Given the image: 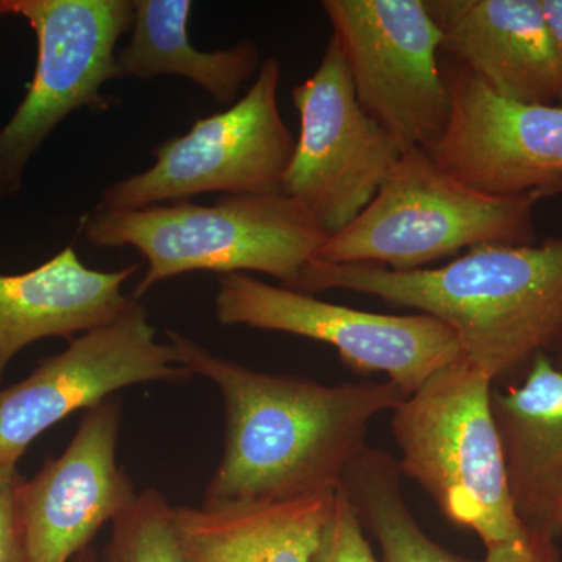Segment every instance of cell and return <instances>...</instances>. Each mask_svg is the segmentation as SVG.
<instances>
[{
  "instance_id": "cell-1",
  "label": "cell",
  "mask_w": 562,
  "mask_h": 562,
  "mask_svg": "<svg viewBox=\"0 0 562 562\" xmlns=\"http://www.w3.org/2000/svg\"><path fill=\"white\" fill-rule=\"evenodd\" d=\"M192 375L216 384L224 402V450L203 502H280L330 494L364 450L369 425L405 398L391 382L327 386L220 357L166 331Z\"/></svg>"
},
{
  "instance_id": "cell-2",
  "label": "cell",
  "mask_w": 562,
  "mask_h": 562,
  "mask_svg": "<svg viewBox=\"0 0 562 562\" xmlns=\"http://www.w3.org/2000/svg\"><path fill=\"white\" fill-rule=\"evenodd\" d=\"M288 290H346L443 322L492 382L522 376L562 330V238L479 246L436 269L391 271L313 260Z\"/></svg>"
},
{
  "instance_id": "cell-3",
  "label": "cell",
  "mask_w": 562,
  "mask_h": 562,
  "mask_svg": "<svg viewBox=\"0 0 562 562\" xmlns=\"http://www.w3.org/2000/svg\"><path fill=\"white\" fill-rule=\"evenodd\" d=\"M83 235L92 247L131 246L146 258L135 301L188 272H261L291 288L330 238L301 202L283 192L222 195L213 205L98 206L83 221Z\"/></svg>"
},
{
  "instance_id": "cell-4",
  "label": "cell",
  "mask_w": 562,
  "mask_h": 562,
  "mask_svg": "<svg viewBox=\"0 0 562 562\" xmlns=\"http://www.w3.org/2000/svg\"><path fill=\"white\" fill-rule=\"evenodd\" d=\"M492 384L461 355L403 398L392 416L402 475L419 484L450 522L479 535L486 549L525 531L509 494Z\"/></svg>"
},
{
  "instance_id": "cell-5",
  "label": "cell",
  "mask_w": 562,
  "mask_h": 562,
  "mask_svg": "<svg viewBox=\"0 0 562 562\" xmlns=\"http://www.w3.org/2000/svg\"><path fill=\"white\" fill-rule=\"evenodd\" d=\"M539 192L484 194L461 183L425 149L403 151L373 201L330 236L314 260L416 271L479 246H531Z\"/></svg>"
},
{
  "instance_id": "cell-6",
  "label": "cell",
  "mask_w": 562,
  "mask_h": 562,
  "mask_svg": "<svg viewBox=\"0 0 562 562\" xmlns=\"http://www.w3.org/2000/svg\"><path fill=\"white\" fill-rule=\"evenodd\" d=\"M280 81L279 58L262 61L244 98L222 113L195 121L184 135L155 147L154 166L110 183L99 206L138 210L183 202L206 192H281L295 139L281 117Z\"/></svg>"
},
{
  "instance_id": "cell-7",
  "label": "cell",
  "mask_w": 562,
  "mask_h": 562,
  "mask_svg": "<svg viewBox=\"0 0 562 562\" xmlns=\"http://www.w3.org/2000/svg\"><path fill=\"white\" fill-rule=\"evenodd\" d=\"M38 40L35 76L0 131V198L20 191L27 162L74 111H106L103 85L122 79L117 41L133 25L132 0H0Z\"/></svg>"
},
{
  "instance_id": "cell-8",
  "label": "cell",
  "mask_w": 562,
  "mask_h": 562,
  "mask_svg": "<svg viewBox=\"0 0 562 562\" xmlns=\"http://www.w3.org/2000/svg\"><path fill=\"white\" fill-rule=\"evenodd\" d=\"M358 102L403 149L428 150L452 114L439 31L425 0H324Z\"/></svg>"
},
{
  "instance_id": "cell-9",
  "label": "cell",
  "mask_w": 562,
  "mask_h": 562,
  "mask_svg": "<svg viewBox=\"0 0 562 562\" xmlns=\"http://www.w3.org/2000/svg\"><path fill=\"white\" fill-rule=\"evenodd\" d=\"M221 325L288 333L331 346L350 371L386 375L405 397L443 366L461 357L454 333L428 314H379L324 302L247 276L217 280Z\"/></svg>"
},
{
  "instance_id": "cell-10",
  "label": "cell",
  "mask_w": 562,
  "mask_h": 562,
  "mask_svg": "<svg viewBox=\"0 0 562 562\" xmlns=\"http://www.w3.org/2000/svg\"><path fill=\"white\" fill-rule=\"evenodd\" d=\"M292 102L301 135L281 192L301 202L333 236L373 201L405 149L358 102L335 35L313 76L292 90Z\"/></svg>"
},
{
  "instance_id": "cell-11",
  "label": "cell",
  "mask_w": 562,
  "mask_h": 562,
  "mask_svg": "<svg viewBox=\"0 0 562 562\" xmlns=\"http://www.w3.org/2000/svg\"><path fill=\"white\" fill-rule=\"evenodd\" d=\"M176 347L157 341L146 306L132 303L120 319L70 339L27 379L0 390V468H16L44 431L136 384L191 382Z\"/></svg>"
},
{
  "instance_id": "cell-12",
  "label": "cell",
  "mask_w": 562,
  "mask_h": 562,
  "mask_svg": "<svg viewBox=\"0 0 562 562\" xmlns=\"http://www.w3.org/2000/svg\"><path fill=\"white\" fill-rule=\"evenodd\" d=\"M452 114L428 149L461 183L484 194H562V109L502 98L471 69L443 70Z\"/></svg>"
},
{
  "instance_id": "cell-13",
  "label": "cell",
  "mask_w": 562,
  "mask_h": 562,
  "mask_svg": "<svg viewBox=\"0 0 562 562\" xmlns=\"http://www.w3.org/2000/svg\"><path fill=\"white\" fill-rule=\"evenodd\" d=\"M122 401L85 412L65 452L20 484V509L31 562H72L103 525L127 512L139 492L117 464Z\"/></svg>"
},
{
  "instance_id": "cell-14",
  "label": "cell",
  "mask_w": 562,
  "mask_h": 562,
  "mask_svg": "<svg viewBox=\"0 0 562 562\" xmlns=\"http://www.w3.org/2000/svg\"><path fill=\"white\" fill-rule=\"evenodd\" d=\"M441 50L502 98L557 105L558 70L542 0H425Z\"/></svg>"
},
{
  "instance_id": "cell-15",
  "label": "cell",
  "mask_w": 562,
  "mask_h": 562,
  "mask_svg": "<svg viewBox=\"0 0 562 562\" xmlns=\"http://www.w3.org/2000/svg\"><path fill=\"white\" fill-rule=\"evenodd\" d=\"M514 512L525 530L562 535V372L549 355L532 360L519 384L492 391Z\"/></svg>"
},
{
  "instance_id": "cell-16",
  "label": "cell",
  "mask_w": 562,
  "mask_h": 562,
  "mask_svg": "<svg viewBox=\"0 0 562 562\" xmlns=\"http://www.w3.org/2000/svg\"><path fill=\"white\" fill-rule=\"evenodd\" d=\"M139 265L102 272L87 268L76 247L18 276L0 273V383L13 358L44 338L72 339L120 319L135 299L122 292Z\"/></svg>"
},
{
  "instance_id": "cell-17",
  "label": "cell",
  "mask_w": 562,
  "mask_h": 562,
  "mask_svg": "<svg viewBox=\"0 0 562 562\" xmlns=\"http://www.w3.org/2000/svg\"><path fill=\"white\" fill-rule=\"evenodd\" d=\"M335 492L280 502L176 506L181 552L190 562H312Z\"/></svg>"
},
{
  "instance_id": "cell-18",
  "label": "cell",
  "mask_w": 562,
  "mask_h": 562,
  "mask_svg": "<svg viewBox=\"0 0 562 562\" xmlns=\"http://www.w3.org/2000/svg\"><path fill=\"white\" fill-rule=\"evenodd\" d=\"M192 5L191 0H133L132 38L117 55L122 79L184 77L228 109L260 70V49L251 40L224 50L195 49L188 32Z\"/></svg>"
},
{
  "instance_id": "cell-19",
  "label": "cell",
  "mask_w": 562,
  "mask_h": 562,
  "mask_svg": "<svg viewBox=\"0 0 562 562\" xmlns=\"http://www.w3.org/2000/svg\"><path fill=\"white\" fill-rule=\"evenodd\" d=\"M364 530L382 550L383 562H486L462 558L432 541L409 512L398 462L384 450L366 447L339 483Z\"/></svg>"
},
{
  "instance_id": "cell-20",
  "label": "cell",
  "mask_w": 562,
  "mask_h": 562,
  "mask_svg": "<svg viewBox=\"0 0 562 562\" xmlns=\"http://www.w3.org/2000/svg\"><path fill=\"white\" fill-rule=\"evenodd\" d=\"M103 562H190L181 552L173 506L157 490L139 492L113 522Z\"/></svg>"
},
{
  "instance_id": "cell-21",
  "label": "cell",
  "mask_w": 562,
  "mask_h": 562,
  "mask_svg": "<svg viewBox=\"0 0 562 562\" xmlns=\"http://www.w3.org/2000/svg\"><path fill=\"white\" fill-rule=\"evenodd\" d=\"M312 562H380L341 487L333 495Z\"/></svg>"
},
{
  "instance_id": "cell-22",
  "label": "cell",
  "mask_w": 562,
  "mask_h": 562,
  "mask_svg": "<svg viewBox=\"0 0 562 562\" xmlns=\"http://www.w3.org/2000/svg\"><path fill=\"white\" fill-rule=\"evenodd\" d=\"M22 480L16 468H0V562H31L18 497Z\"/></svg>"
},
{
  "instance_id": "cell-23",
  "label": "cell",
  "mask_w": 562,
  "mask_h": 562,
  "mask_svg": "<svg viewBox=\"0 0 562 562\" xmlns=\"http://www.w3.org/2000/svg\"><path fill=\"white\" fill-rule=\"evenodd\" d=\"M525 530V528H524ZM486 562H561L552 539L525 530L516 541L486 549Z\"/></svg>"
},
{
  "instance_id": "cell-24",
  "label": "cell",
  "mask_w": 562,
  "mask_h": 562,
  "mask_svg": "<svg viewBox=\"0 0 562 562\" xmlns=\"http://www.w3.org/2000/svg\"><path fill=\"white\" fill-rule=\"evenodd\" d=\"M543 14L553 41L558 70L557 105L562 109V0H542Z\"/></svg>"
},
{
  "instance_id": "cell-25",
  "label": "cell",
  "mask_w": 562,
  "mask_h": 562,
  "mask_svg": "<svg viewBox=\"0 0 562 562\" xmlns=\"http://www.w3.org/2000/svg\"><path fill=\"white\" fill-rule=\"evenodd\" d=\"M547 355L552 360L554 368L560 369L562 372V330L557 336V339H554L552 346H550V349L547 350Z\"/></svg>"
},
{
  "instance_id": "cell-26",
  "label": "cell",
  "mask_w": 562,
  "mask_h": 562,
  "mask_svg": "<svg viewBox=\"0 0 562 562\" xmlns=\"http://www.w3.org/2000/svg\"><path fill=\"white\" fill-rule=\"evenodd\" d=\"M72 562H99L98 552L90 547V549L83 550V552L77 554Z\"/></svg>"
}]
</instances>
